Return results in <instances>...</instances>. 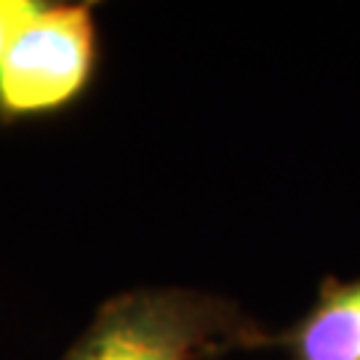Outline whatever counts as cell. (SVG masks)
Instances as JSON below:
<instances>
[{
	"label": "cell",
	"instance_id": "cell-1",
	"mask_svg": "<svg viewBox=\"0 0 360 360\" xmlns=\"http://www.w3.org/2000/svg\"><path fill=\"white\" fill-rule=\"evenodd\" d=\"M270 342V331L227 299L190 288H136L102 304L62 360H211Z\"/></svg>",
	"mask_w": 360,
	"mask_h": 360
},
{
	"label": "cell",
	"instance_id": "cell-2",
	"mask_svg": "<svg viewBox=\"0 0 360 360\" xmlns=\"http://www.w3.org/2000/svg\"><path fill=\"white\" fill-rule=\"evenodd\" d=\"M91 3H46L16 27L0 53V120L56 112L77 99L96 65Z\"/></svg>",
	"mask_w": 360,
	"mask_h": 360
},
{
	"label": "cell",
	"instance_id": "cell-3",
	"mask_svg": "<svg viewBox=\"0 0 360 360\" xmlns=\"http://www.w3.org/2000/svg\"><path fill=\"white\" fill-rule=\"evenodd\" d=\"M270 347L285 349L288 360H360V278L323 281L315 304L272 334Z\"/></svg>",
	"mask_w": 360,
	"mask_h": 360
},
{
	"label": "cell",
	"instance_id": "cell-4",
	"mask_svg": "<svg viewBox=\"0 0 360 360\" xmlns=\"http://www.w3.org/2000/svg\"><path fill=\"white\" fill-rule=\"evenodd\" d=\"M35 6L38 0H0V53L6 49L8 38L16 32V27L35 11Z\"/></svg>",
	"mask_w": 360,
	"mask_h": 360
}]
</instances>
